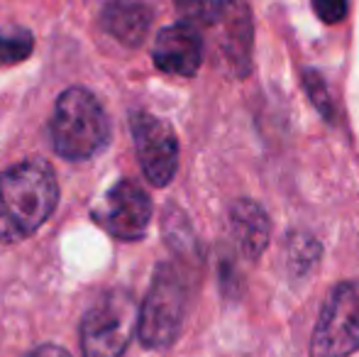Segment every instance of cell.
I'll list each match as a JSON object with an SVG mask.
<instances>
[{
  "label": "cell",
  "instance_id": "cell-8",
  "mask_svg": "<svg viewBox=\"0 0 359 357\" xmlns=\"http://www.w3.org/2000/svg\"><path fill=\"white\" fill-rule=\"evenodd\" d=\"M151 59L156 69H161L164 74L184 79L196 76L203 64V37L198 27L184 20V22L159 29L154 47H151Z\"/></svg>",
  "mask_w": 359,
  "mask_h": 357
},
{
  "label": "cell",
  "instance_id": "cell-10",
  "mask_svg": "<svg viewBox=\"0 0 359 357\" xmlns=\"http://www.w3.org/2000/svg\"><path fill=\"white\" fill-rule=\"evenodd\" d=\"M230 233L242 257H262L271 238V220L264 206L252 198H237L230 208Z\"/></svg>",
  "mask_w": 359,
  "mask_h": 357
},
{
  "label": "cell",
  "instance_id": "cell-4",
  "mask_svg": "<svg viewBox=\"0 0 359 357\" xmlns=\"http://www.w3.org/2000/svg\"><path fill=\"white\" fill-rule=\"evenodd\" d=\"M140 306L128 289H110L86 311L81 321L83 357H123L140 333Z\"/></svg>",
  "mask_w": 359,
  "mask_h": 357
},
{
  "label": "cell",
  "instance_id": "cell-18",
  "mask_svg": "<svg viewBox=\"0 0 359 357\" xmlns=\"http://www.w3.org/2000/svg\"><path fill=\"white\" fill-rule=\"evenodd\" d=\"M103 3H105V5H108V3H115V0H103Z\"/></svg>",
  "mask_w": 359,
  "mask_h": 357
},
{
  "label": "cell",
  "instance_id": "cell-17",
  "mask_svg": "<svg viewBox=\"0 0 359 357\" xmlns=\"http://www.w3.org/2000/svg\"><path fill=\"white\" fill-rule=\"evenodd\" d=\"M27 357H72L69 350H64L62 345H42V348L32 350Z\"/></svg>",
  "mask_w": 359,
  "mask_h": 357
},
{
  "label": "cell",
  "instance_id": "cell-13",
  "mask_svg": "<svg viewBox=\"0 0 359 357\" xmlns=\"http://www.w3.org/2000/svg\"><path fill=\"white\" fill-rule=\"evenodd\" d=\"M174 3L186 22L196 25V27H215L235 0H174Z\"/></svg>",
  "mask_w": 359,
  "mask_h": 357
},
{
  "label": "cell",
  "instance_id": "cell-6",
  "mask_svg": "<svg viewBox=\"0 0 359 357\" xmlns=\"http://www.w3.org/2000/svg\"><path fill=\"white\" fill-rule=\"evenodd\" d=\"M130 130L147 181L159 189L166 186L179 169V140L174 128L147 110H135L130 113Z\"/></svg>",
  "mask_w": 359,
  "mask_h": 357
},
{
  "label": "cell",
  "instance_id": "cell-5",
  "mask_svg": "<svg viewBox=\"0 0 359 357\" xmlns=\"http://www.w3.org/2000/svg\"><path fill=\"white\" fill-rule=\"evenodd\" d=\"M359 350V281L332 286L313 328V357H350Z\"/></svg>",
  "mask_w": 359,
  "mask_h": 357
},
{
  "label": "cell",
  "instance_id": "cell-15",
  "mask_svg": "<svg viewBox=\"0 0 359 357\" xmlns=\"http://www.w3.org/2000/svg\"><path fill=\"white\" fill-rule=\"evenodd\" d=\"M303 86H306L308 98H311V103L316 105L318 113H320L327 123H332V120H335V105H332L325 79H323L318 72H313V69H306V72H303Z\"/></svg>",
  "mask_w": 359,
  "mask_h": 357
},
{
  "label": "cell",
  "instance_id": "cell-11",
  "mask_svg": "<svg viewBox=\"0 0 359 357\" xmlns=\"http://www.w3.org/2000/svg\"><path fill=\"white\" fill-rule=\"evenodd\" d=\"M103 29L128 47H137L144 42L151 25V10L140 0H115L100 13Z\"/></svg>",
  "mask_w": 359,
  "mask_h": 357
},
{
  "label": "cell",
  "instance_id": "cell-9",
  "mask_svg": "<svg viewBox=\"0 0 359 357\" xmlns=\"http://www.w3.org/2000/svg\"><path fill=\"white\" fill-rule=\"evenodd\" d=\"M220 27L217 32V47L225 57L227 67L235 76L245 79L252 69V39H255V27H252V15L245 0H235L227 15L215 25Z\"/></svg>",
  "mask_w": 359,
  "mask_h": 357
},
{
  "label": "cell",
  "instance_id": "cell-12",
  "mask_svg": "<svg viewBox=\"0 0 359 357\" xmlns=\"http://www.w3.org/2000/svg\"><path fill=\"white\" fill-rule=\"evenodd\" d=\"M286 257L293 276H306L320 260V243L308 233H293L286 245Z\"/></svg>",
  "mask_w": 359,
  "mask_h": 357
},
{
  "label": "cell",
  "instance_id": "cell-3",
  "mask_svg": "<svg viewBox=\"0 0 359 357\" xmlns=\"http://www.w3.org/2000/svg\"><path fill=\"white\" fill-rule=\"evenodd\" d=\"M189 309V284L181 269L171 262H161L154 269L149 291L140 311V340L149 350H164L181 335Z\"/></svg>",
  "mask_w": 359,
  "mask_h": 357
},
{
  "label": "cell",
  "instance_id": "cell-16",
  "mask_svg": "<svg viewBox=\"0 0 359 357\" xmlns=\"http://www.w3.org/2000/svg\"><path fill=\"white\" fill-rule=\"evenodd\" d=\"M311 3H313V10H316V15L325 25L342 22V20L347 18V10H350L347 0H311Z\"/></svg>",
  "mask_w": 359,
  "mask_h": 357
},
{
  "label": "cell",
  "instance_id": "cell-1",
  "mask_svg": "<svg viewBox=\"0 0 359 357\" xmlns=\"http://www.w3.org/2000/svg\"><path fill=\"white\" fill-rule=\"evenodd\" d=\"M59 201L57 174L44 159H25L0 174V240L18 243L37 233Z\"/></svg>",
  "mask_w": 359,
  "mask_h": 357
},
{
  "label": "cell",
  "instance_id": "cell-14",
  "mask_svg": "<svg viewBox=\"0 0 359 357\" xmlns=\"http://www.w3.org/2000/svg\"><path fill=\"white\" fill-rule=\"evenodd\" d=\"M34 37L22 25H0V64H20L32 54Z\"/></svg>",
  "mask_w": 359,
  "mask_h": 357
},
{
  "label": "cell",
  "instance_id": "cell-2",
  "mask_svg": "<svg viewBox=\"0 0 359 357\" xmlns=\"http://www.w3.org/2000/svg\"><path fill=\"white\" fill-rule=\"evenodd\" d=\"M49 142L59 157L86 162L110 142V120L90 90L72 86L57 98L49 120Z\"/></svg>",
  "mask_w": 359,
  "mask_h": 357
},
{
  "label": "cell",
  "instance_id": "cell-7",
  "mask_svg": "<svg viewBox=\"0 0 359 357\" xmlns=\"http://www.w3.org/2000/svg\"><path fill=\"white\" fill-rule=\"evenodd\" d=\"M90 218L118 240H142L151 220V198L140 184L120 179L105 191Z\"/></svg>",
  "mask_w": 359,
  "mask_h": 357
}]
</instances>
